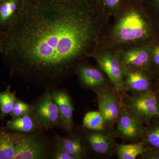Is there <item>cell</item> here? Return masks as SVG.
<instances>
[{
	"label": "cell",
	"instance_id": "f1b7e54d",
	"mask_svg": "<svg viewBox=\"0 0 159 159\" xmlns=\"http://www.w3.org/2000/svg\"><path fill=\"white\" fill-rule=\"evenodd\" d=\"M153 16L157 35L159 39V11L156 14L153 15Z\"/></svg>",
	"mask_w": 159,
	"mask_h": 159
},
{
	"label": "cell",
	"instance_id": "8992f818",
	"mask_svg": "<svg viewBox=\"0 0 159 159\" xmlns=\"http://www.w3.org/2000/svg\"><path fill=\"white\" fill-rule=\"evenodd\" d=\"M154 77L152 71L124 66V91L133 94L153 90Z\"/></svg>",
	"mask_w": 159,
	"mask_h": 159
},
{
	"label": "cell",
	"instance_id": "5b68a950",
	"mask_svg": "<svg viewBox=\"0 0 159 159\" xmlns=\"http://www.w3.org/2000/svg\"><path fill=\"white\" fill-rule=\"evenodd\" d=\"M32 113L42 128L49 129L62 126L59 111L51 98V92L46 91L33 104Z\"/></svg>",
	"mask_w": 159,
	"mask_h": 159
},
{
	"label": "cell",
	"instance_id": "30bf717a",
	"mask_svg": "<svg viewBox=\"0 0 159 159\" xmlns=\"http://www.w3.org/2000/svg\"><path fill=\"white\" fill-rule=\"evenodd\" d=\"M150 42L137 45L121 53L119 56L122 65L152 71Z\"/></svg>",
	"mask_w": 159,
	"mask_h": 159
},
{
	"label": "cell",
	"instance_id": "4fadbf2b",
	"mask_svg": "<svg viewBox=\"0 0 159 159\" xmlns=\"http://www.w3.org/2000/svg\"><path fill=\"white\" fill-rule=\"evenodd\" d=\"M76 70L80 79L85 86L96 89V90L104 89L107 81L101 70L91 66H80Z\"/></svg>",
	"mask_w": 159,
	"mask_h": 159
},
{
	"label": "cell",
	"instance_id": "e0dca14e",
	"mask_svg": "<svg viewBox=\"0 0 159 159\" xmlns=\"http://www.w3.org/2000/svg\"><path fill=\"white\" fill-rule=\"evenodd\" d=\"M21 0H0V30L14 20Z\"/></svg>",
	"mask_w": 159,
	"mask_h": 159
},
{
	"label": "cell",
	"instance_id": "603a6c76",
	"mask_svg": "<svg viewBox=\"0 0 159 159\" xmlns=\"http://www.w3.org/2000/svg\"><path fill=\"white\" fill-rule=\"evenodd\" d=\"M107 11L111 14H118L129 0H101Z\"/></svg>",
	"mask_w": 159,
	"mask_h": 159
},
{
	"label": "cell",
	"instance_id": "277c9868",
	"mask_svg": "<svg viewBox=\"0 0 159 159\" xmlns=\"http://www.w3.org/2000/svg\"><path fill=\"white\" fill-rule=\"evenodd\" d=\"M95 58L101 70L107 75L116 90L125 93L123 85L124 66L120 61L119 55L110 51L95 52L91 55Z\"/></svg>",
	"mask_w": 159,
	"mask_h": 159
},
{
	"label": "cell",
	"instance_id": "7402d4cb",
	"mask_svg": "<svg viewBox=\"0 0 159 159\" xmlns=\"http://www.w3.org/2000/svg\"><path fill=\"white\" fill-rule=\"evenodd\" d=\"M33 107L16 98L10 116L13 118L31 114L33 111Z\"/></svg>",
	"mask_w": 159,
	"mask_h": 159
},
{
	"label": "cell",
	"instance_id": "9c48e42d",
	"mask_svg": "<svg viewBox=\"0 0 159 159\" xmlns=\"http://www.w3.org/2000/svg\"><path fill=\"white\" fill-rule=\"evenodd\" d=\"M99 111L103 117L106 126L112 128L117 122L122 105L119 97L113 92L105 89L97 91Z\"/></svg>",
	"mask_w": 159,
	"mask_h": 159
},
{
	"label": "cell",
	"instance_id": "3957f363",
	"mask_svg": "<svg viewBox=\"0 0 159 159\" xmlns=\"http://www.w3.org/2000/svg\"><path fill=\"white\" fill-rule=\"evenodd\" d=\"M124 106L146 125L159 119V96L154 91L133 94L128 98Z\"/></svg>",
	"mask_w": 159,
	"mask_h": 159
},
{
	"label": "cell",
	"instance_id": "5bb4252c",
	"mask_svg": "<svg viewBox=\"0 0 159 159\" xmlns=\"http://www.w3.org/2000/svg\"><path fill=\"white\" fill-rule=\"evenodd\" d=\"M3 129L6 130L22 133L31 134L42 128L32 112L13 118Z\"/></svg>",
	"mask_w": 159,
	"mask_h": 159
},
{
	"label": "cell",
	"instance_id": "ba28073f",
	"mask_svg": "<svg viewBox=\"0 0 159 159\" xmlns=\"http://www.w3.org/2000/svg\"><path fill=\"white\" fill-rule=\"evenodd\" d=\"M116 133L118 136L128 141L142 139L144 132V122L134 116L124 106L117 121Z\"/></svg>",
	"mask_w": 159,
	"mask_h": 159
},
{
	"label": "cell",
	"instance_id": "7c38bea8",
	"mask_svg": "<svg viewBox=\"0 0 159 159\" xmlns=\"http://www.w3.org/2000/svg\"><path fill=\"white\" fill-rule=\"evenodd\" d=\"M90 130L86 135V138L92 150L101 155L111 153L116 145L112 136L104 129Z\"/></svg>",
	"mask_w": 159,
	"mask_h": 159
},
{
	"label": "cell",
	"instance_id": "d4e9b609",
	"mask_svg": "<svg viewBox=\"0 0 159 159\" xmlns=\"http://www.w3.org/2000/svg\"><path fill=\"white\" fill-rule=\"evenodd\" d=\"M144 2L152 15L159 11V0H144Z\"/></svg>",
	"mask_w": 159,
	"mask_h": 159
},
{
	"label": "cell",
	"instance_id": "2e32d148",
	"mask_svg": "<svg viewBox=\"0 0 159 159\" xmlns=\"http://www.w3.org/2000/svg\"><path fill=\"white\" fill-rule=\"evenodd\" d=\"M16 132L0 129V159H14L16 155Z\"/></svg>",
	"mask_w": 159,
	"mask_h": 159
},
{
	"label": "cell",
	"instance_id": "f546056e",
	"mask_svg": "<svg viewBox=\"0 0 159 159\" xmlns=\"http://www.w3.org/2000/svg\"></svg>",
	"mask_w": 159,
	"mask_h": 159
},
{
	"label": "cell",
	"instance_id": "4316f807",
	"mask_svg": "<svg viewBox=\"0 0 159 159\" xmlns=\"http://www.w3.org/2000/svg\"><path fill=\"white\" fill-rule=\"evenodd\" d=\"M142 157L144 159H159V150L146 148L145 153Z\"/></svg>",
	"mask_w": 159,
	"mask_h": 159
},
{
	"label": "cell",
	"instance_id": "7a4b0ae2",
	"mask_svg": "<svg viewBox=\"0 0 159 159\" xmlns=\"http://www.w3.org/2000/svg\"><path fill=\"white\" fill-rule=\"evenodd\" d=\"M118 14L111 32L114 43L139 45L158 38L153 15L144 0H129Z\"/></svg>",
	"mask_w": 159,
	"mask_h": 159
},
{
	"label": "cell",
	"instance_id": "ffe728a7",
	"mask_svg": "<svg viewBox=\"0 0 159 159\" xmlns=\"http://www.w3.org/2000/svg\"><path fill=\"white\" fill-rule=\"evenodd\" d=\"M83 124L85 128L91 130L104 129L105 121L99 111L88 112L84 117Z\"/></svg>",
	"mask_w": 159,
	"mask_h": 159
},
{
	"label": "cell",
	"instance_id": "d6986e66",
	"mask_svg": "<svg viewBox=\"0 0 159 159\" xmlns=\"http://www.w3.org/2000/svg\"><path fill=\"white\" fill-rule=\"evenodd\" d=\"M146 148L142 142L122 144L117 146V155L119 159H135L145 153Z\"/></svg>",
	"mask_w": 159,
	"mask_h": 159
},
{
	"label": "cell",
	"instance_id": "9a60e30c",
	"mask_svg": "<svg viewBox=\"0 0 159 159\" xmlns=\"http://www.w3.org/2000/svg\"><path fill=\"white\" fill-rule=\"evenodd\" d=\"M54 142L57 148H61L75 159L82 158L86 154V150L80 137L71 136L61 137L56 136Z\"/></svg>",
	"mask_w": 159,
	"mask_h": 159
},
{
	"label": "cell",
	"instance_id": "83f0119b",
	"mask_svg": "<svg viewBox=\"0 0 159 159\" xmlns=\"http://www.w3.org/2000/svg\"><path fill=\"white\" fill-rule=\"evenodd\" d=\"M152 72L154 77L153 91L159 96V69Z\"/></svg>",
	"mask_w": 159,
	"mask_h": 159
},
{
	"label": "cell",
	"instance_id": "8fae6325",
	"mask_svg": "<svg viewBox=\"0 0 159 159\" xmlns=\"http://www.w3.org/2000/svg\"><path fill=\"white\" fill-rule=\"evenodd\" d=\"M51 95L59 111L63 128L69 133L71 132L73 127L74 109L70 97L63 91L56 90H52Z\"/></svg>",
	"mask_w": 159,
	"mask_h": 159
},
{
	"label": "cell",
	"instance_id": "44dd1931",
	"mask_svg": "<svg viewBox=\"0 0 159 159\" xmlns=\"http://www.w3.org/2000/svg\"><path fill=\"white\" fill-rule=\"evenodd\" d=\"M16 97L13 93L8 90L0 93V116L4 118L12 111Z\"/></svg>",
	"mask_w": 159,
	"mask_h": 159
},
{
	"label": "cell",
	"instance_id": "ac0fdd59",
	"mask_svg": "<svg viewBox=\"0 0 159 159\" xmlns=\"http://www.w3.org/2000/svg\"><path fill=\"white\" fill-rule=\"evenodd\" d=\"M158 119L152 121L144 127L141 139L145 147L148 149L159 150V120Z\"/></svg>",
	"mask_w": 159,
	"mask_h": 159
},
{
	"label": "cell",
	"instance_id": "cb8c5ba5",
	"mask_svg": "<svg viewBox=\"0 0 159 159\" xmlns=\"http://www.w3.org/2000/svg\"><path fill=\"white\" fill-rule=\"evenodd\" d=\"M150 54L152 71L159 69V39L150 42Z\"/></svg>",
	"mask_w": 159,
	"mask_h": 159
},
{
	"label": "cell",
	"instance_id": "6da1fadb",
	"mask_svg": "<svg viewBox=\"0 0 159 159\" xmlns=\"http://www.w3.org/2000/svg\"><path fill=\"white\" fill-rule=\"evenodd\" d=\"M107 13L101 0H21L0 30V53L24 81L56 87L93 53Z\"/></svg>",
	"mask_w": 159,
	"mask_h": 159
},
{
	"label": "cell",
	"instance_id": "484cf974",
	"mask_svg": "<svg viewBox=\"0 0 159 159\" xmlns=\"http://www.w3.org/2000/svg\"><path fill=\"white\" fill-rule=\"evenodd\" d=\"M53 157L56 159H75L74 157L58 148H57V150L54 152Z\"/></svg>",
	"mask_w": 159,
	"mask_h": 159
},
{
	"label": "cell",
	"instance_id": "52a82bcc",
	"mask_svg": "<svg viewBox=\"0 0 159 159\" xmlns=\"http://www.w3.org/2000/svg\"><path fill=\"white\" fill-rule=\"evenodd\" d=\"M47 146L31 134L17 132L14 159H40L45 156Z\"/></svg>",
	"mask_w": 159,
	"mask_h": 159
}]
</instances>
